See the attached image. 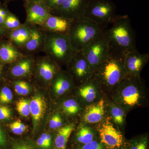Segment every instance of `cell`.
Wrapping results in <instances>:
<instances>
[{
  "mask_svg": "<svg viewBox=\"0 0 149 149\" xmlns=\"http://www.w3.org/2000/svg\"><path fill=\"white\" fill-rule=\"evenodd\" d=\"M30 31L26 25H21L16 29L9 31L7 37L11 43L19 47L24 46L29 40Z\"/></svg>",
  "mask_w": 149,
  "mask_h": 149,
  "instance_id": "ac0fdd59",
  "label": "cell"
},
{
  "mask_svg": "<svg viewBox=\"0 0 149 149\" xmlns=\"http://www.w3.org/2000/svg\"><path fill=\"white\" fill-rule=\"evenodd\" d=\"M12 149H33L32 147L28 144L20 143L16 144L13 147Z\"/></svg>",
  "mask_w": 149,
  "mask_h": 149,
  "instance_id": "74e56055",
  "label": "cell"
},
{
  "mask_svg": "<svg viewBox=\"0 0 149 149\" xmlns=\"http://www.w3.org/2000/svg\"><path fill=\"white\" fill-rule=\"evenodd\" d=\"M37 143L39 146L44 149H48L52 144V138L49 134L43 133L37 139Z\"/></svg>",
  "mask_w": 149,
  "mask_h": 149,
  "instance_id": "1f68e13d",
  "label": "cell"
},
{
  "mask_svg": "<svg viewBox=\"0 0 149 149\" xmlns=\"http://www.w3.org/2000/svg\"><path fill=\"white\" fill-rule=\"evenodd\" d=\"M29 29L30 36L24 47L28 52H34L40 47L43 43L44 36L36 27L29 28Z\"/></svg>",
  "mask_w": 149,
  "mask_h": 149,
  "instance_id": "d6986e66",
  "label": "cell"
},
{
  "mask_svg": "<svg viewBox=\"0 0 149 149\" xmlns=\"http://www.w3.org/2000/svg\"><path fill=\"white\" fill-rule=\"evenodd\" d=\"M125 56L111 50L105 60L96 68L93 77L100 88L114 90L127 75L124 67Z\"/></svg>",
  "mask_w": 149,
  "mask_h": 149,
  "instance_id": "7a4b0ae2",
  "label": "cell"
},
{
  "mask_svg": "<svg viewBox=\"0 0 149 149\" xmlns=\"http://www.w3.org/2000/svg\"><path fill=\"white\" fill-rule=\"evenodd\" d=\"M29 1L39 2H44V0H26Z\"/></svg>",
  "mask_w": 149,
  "mask_h": 149,
  "instance_id": "7bdbcfd3",
  "label": "cell"
},
{
  "mask_svg": "<svg viewBox=\"0 0 149 149\" xmlns=\"http://www.w3.org/2000/svg\"><path fill=\"white\" fill-rule=\"evenodd\" d=\"M103 30L111 50L125 56L137 50L136 35L128 15H116Z\"/></svg>",
  "mask_w": 149,
  "mask_h": 149,
  "instance_id": "6da1fadb",
  "label": "cell"
},
{
  "mask_svg": "<svg viewBox=\"0 0 149 149\" xmlns=\"http://www.w3.org/2000/svg\"><path fill=\"white\" fill-rule=\"evenodd\" d=\"M104 102L100 100L87 107L83 115V120L88 123L100 122L104 114Z\"/></svg>",
  "mask_w": 149,
  "mask_h": 149,
  "instance_id": "2e32d148",
  "label": "cell"
},
{
  "mask_svg": "<svg viewBox=\"0 0 149 149\" xmlns=\"http://www.w3.org/2000/svg\"><path fill=\"white\" fill-rule=\"evenodd\" d=\"M9 127L13 133L16 135H21L27 129L26 125L19 120L14 121L10 124Z\"/></svg>",
  "mask_w": 149,
  "mask_h": 149,
  "instance_id": "4dcf8cb0",
  "label": "cell"
},
{
  "mask_svg": "<svg viewBox=\"0 0 149 149\" xmlns=\"http://www.w3.org/2000/svg\"><path fill=\"white\" fill-rule=\"evenodd\" d=\"M104 29L85 16L74 19L67 33L76 52L84 48L102 32Z\"/></svg>",
  "mask_w": 149,
  "mask_h": 149,
  "instance_id": "277c9868",
  "label": "cell"
},
{
  "mask_svg": "<svg viewBox=\"0 0 149 149\" xmlns=\"http://www.w3.org/2000/svg\"><path fill=\"white\" fill-rule=\"evenodd\" d=\"M47 108L45 99L43 96L39 94L34 96L30 101V113L32 117L34 131L44 116Z\"/></svg>",
  "mask_w": 149,
  "mask_h": 149,
  "instance_id": "4fadbf2b",
  "label": "cell"
},
{
  "mask_svg": "<svg viewBox=\"0 0 149 149\" xmlns=\"http://www.w3.org/2000/svg\"><path fill=\"white\" fill-rule=\"evenodd\" d=\"M74 129L73 124H69L59 129L55 140L56 148L65 149L70 136Z\"/></svg>",
  "mask_w": 149,
  "mask_h": 149,
  "instance_id": "ffe728a7",
  "label": "cell"
},
{
  "mask_svg": "<svg viewBox=\"0 0 149 149\" xmlns=\"http://www.w3.org/2000/svg\"><path fill=\"white\" fill-rule=\"evenodd\" d=\"M99 132L102 144L108 148H119L123 145V139L122 134L108 120L101 125Z\"/></svg>",
  "mask_w": 149,
  "mask_h": 149,
  "instance_id": "8fae6325",
  "label": "cell"
},
{
  "mask_svg": "<svg viewBox=\"0 0 149 149\" xmlns=\"http://www.w3.org/2000/svg\"><path fill=\"white\" fill-rule=\"evenodd\" d=\"M40 77L46 81L52 80L56 73L55 65L50 61L44 60L40 62L38 66Z\"/></svg>",
  "mask_w": 149,
  "mask_h": 149,
  "instance_id": "44dd1931",
  "label": "cell"
},
{
  "mask_svg": "<svg viewBox=\"0 0 149 149\" xmlns=\"http://www.w3.org/2000/svg\"><path fill=\"white\" fill-rule=\"evenodd\" d=\"M149 60L148 53L141 54L138 50L125 55L124 67L127 75L140 77L141 71Z\"/></svg>",
  "mask_w": 149,
  "mask_h": 149,
  "instance_id": "7c38bea8",
  "label": "cell"
},
{
  "mask_svg": "<svg viewBox=\"0 0 149 149\" xmlns=\"http://www.w3.org/2000/svg\"><path fill=\"white\" fill-rule=\"evenodd\" d=\"M9 31L6 30L4 28L0 27V41L5 40L7 37L8 33Z\"/></svg>",
  "mask_w": 149,
  "mask_h": 149,
  "instance_id": "60d3db41",
  "label": "cell"
},
{
  "mask_svg": "<svg viewBox=\"0 0 149 149\" xmlns=\"http://www.w3.org/2000/svg\"><path fill=\"white\" fill-rule=\"evenodd\" d=\"M90 0H65L59 7L51 14L69 19L80 18L85 15Z\"/></svg>",
  "mask_w": 149,
  "mask_h": 149,
  "instance_id": "ba28073f",
  "label": "cell"
},
{
  "mask_svg": "<svg viewBox=\"0 0 149 149\" xmlns=\"http://www.w3.org/2000/svg\"><path fill=\"white\" fill-rule=\"evenodd\" d=\"M6 144V139L4 133L0 127V146L5 147Z\"/></svg>",
  "mask_w": 149,
  "mask_h": 149,
  "instance_id": "f35d334b",
  "label": "cell"
},
{
  "mask_svg": "<svg viewBox=\"0 0 149 149\" xmlns=\"http://www.w3.org/2000/svg\"><path fill=\"white\" fill-rule=\"evenodd\" d=\"M43 43L48 56L59 63L68 64L77 52L66 34L48 32Z\"/></svg>",
  "mask_w": 149,
  "mask_h": 149,
  "instance_id": "5b68a950",
  "label": "cell"
},
{
  "mask_svg": "<svg viewBox=\"0 0 149 149\" xmlns=\"http://www.w3.org/2000/svg\"><path fill=\"white\" fill-rule=\"evenodd\" d=\"M143 87L140 77L127 75L114 89L116 100L127 109L141 106L144 100Z\"/></svg>",
  "mask_w": 149,
  "mask_h": 149,
  "instance_id": "3957f363",
  "label": "cell"
},
{
  "mask_svg": "<svg viewBox=\"0 0 149 149\" xmlns=\"http://www.w3.org/2000/svg\"><path fill=\"white\" fill-rule=\"evenodd\" d=\"M10 13L7 6L0 2V27H3L4 22Z\"/></svg>",
  "mask_w": 149,
  "mask_h": 149,
  "instance_id": "836d02e7",
  "label": "cell"
},
{
  "mask_svg": "<svg viewBox=\"0 0 149 149\" xmlns=\"http://www.w3.org/2000/svg\"><path fill=\"white\" fill-rule=\"evenodd\" d=\"M62 120L60 115L57 113L53 116L49 122V127L52 129H55L61 127L62 125Z\"/></svg>",
  "mask_w": 149,
  "mask_h": 149,
  "instance_id": "e575fe53",
  "label": "cell"
},
{
  "mask_svg": "<svg viewBox=\"0 0 149 149\" xmlns=\"http://www.w3.org/2000/svg\"><path fill=\"white\" fill-rule=\"evenodd\" d=\"M109 43L104 31L84 48L82 52L93 70L101 64L110 52Z\"/></svg>",
  "mask_w": 149,
  "mask_h": 149,
  "instance_id": "52a82bcc",
  "label": "cell"
},
{
  "mask_svg": "<svg viewBox=\"0 0 149 149\" xmlns=\"http://www.w3.org/2000/svg\"><path fill=\"white\" fill-rule=\"evenodd\" d=\"M17 110L23 117H27L30 114V101L28 100H19L16 104Z\"/></svg>",
  "mask_w": 149,
  "mask_h": 149,
  "instance_id": "4316f807",
  "label": "cell"
},
{
  "mask_svg": "<svg viewBox=\"0 0 149 149\" xmlns=\"http://www.w3.org/2000/svg\"><path fill=\"white\" fill-rule=\"evenodd\" d=\"M65 1V0H45L44 3L51 13L59 7Z\"/></svg>",
  "mask_w": 149,
  "mask_h": 149,
  "instance_id": "d6a6232c",
  "label": "cell"
},
{
  "mask_svg": "<svg viewBox=\"0 0 149 149\" xmlns=\"http://www.w3.org/2000/svg\"><path fill=\"white\" fill-rule=\"evenodd\" d=\"M45 1V0H44V2ZM44 3V2H43Z\"/></svg>",
  "mask_w": 149,
  "mask_h": 149,
  "instance_id": "f6af8a7d",
  "label": "cell"
},
{
  "mask_svg": "<svg viewBox=\"0 0 149 149\" xmlns=\"http://www.w3.org/2000/svg\"><path fill=\"white\" fill-rule=\"evenodd\" d=\"M99 88L98 83L93 76L90 80L81 84L79 89V95L86 102H93L97 98Z\"/></svg>",
  "mask_w": 149,
  "mask_h": 149,
  "instance_id": "e0dca14e",
  "label": "cell"
},
{
  "mask_svg": "<svg viewBox=\"0 0 149 149\" xmlns=\"http://www.w3.org/2000/svg\"><path fill=\"white\" fill-rule=\"evenodd\" d=\"M15 1V0H3L4 3H3L7 6L8 4V3L10 2L11 1Z\"/></svg>",
  "mask_w": 149,
  "mask_h": 149,
  "instance_id": "b9f144b4",
  "label": "cell"
},
{
  "mask_svg": "<svg viewBox=\"0 0 149 149\" xmlns=\"http://www.w3.org/2000/svg\"><path fill=\"white\" fill-rule=\"evenodd\" d=\"M116 13V6L110 0H90L84 16L104 29L111 23Z\"/></svg>",
  "mask_w": 149,
  "mask_h": 149,
  "instance_id": "8992f818",
  "label": "cell"
},
{
  "mask_svg": "<svg viewBox=\"0 0 149 149\" xmlns=\"http://www.w3.org/2000/svg\"><path fill=\"white\" fill-rule=\"evenodd\" d=\"M12 92L10 88L7 87L2 88L0 92V103L8 104L12 101Z\"/></svg>",
  "mask_w": 149,
  "mask_h": 149,
  "instance_id": "f546056e",
  "label": "cell"
},
{
  "mask_svg": "<svg viewBox=\"0 0 149 149\" xmlns=\"http://www.w3.org/2000/svg\"><path fill=\"white\" fill-rule=\"evenodd\" d=\"M110 112L112 118L115 123L119 125H122L124 120L125 112L121 107L115 104L110 107Z\"/></svg>",
  "mask_w": 149,
  "mask_h": 149,
  "instance_id": "d4e9b609",
  "label": "cell"
},
{
  "mask_svg": "<svg viewBox=\"0 0 149 149\" xmlns=\"http://www.w3.org/2000/svg\"><path fill=\"white\" fill-rule=\"evenodd\" d=\"M14 88L17 94L20 95H26L29 94L30 90L28 83L24 81L16 82L15 84Z\"/></svg>",
  "mask_w": 149,
  "mask_h": 149,
  "instance_id": "f1b7e54d",
  "label": "cell"
},
{
  "mask_svg": "<svg viewBox=\"0 0 149 149\" xmlns=\"http://www.w3.org/2000/svg\"><path fill=\"white\" fill-rule=\"evenodd\" d=\"M11 117V112L8 107L0 105V120H9Z\"/></svg>",
  "mask_w": 149,
  "mask_h": 149,
  "instance_id": "d590c367",
  "label": "cell"
},
{
  "mask_svg": "<svg viewBox=\"0 0 149 149\" xmlns=\"http://www.w3.org/2000/svg\"><path fill=\"white\" fill-rule=\"evenodd\" d=\"M79 149H105L103 145L95 141H91L90 143L83 145Z\"/></svg>",
  "mask_w": 149,
  "mask_h": 149,
  "instance_id": "8d00e7d4",
  "label": "cell"
},
{
  "mask_svg": "<svg viewBox=\"0 0 149 149\" xmlns=\"http://www.w3.org/2000/svg\"><path fill=\"white\" fill-rule=\"evenodd\" d=\"M24 6L27 21L33 25H43L51 15L50 11L43 2L25 0Z\"/></svg>",
  "mask_w": 149,
  "mask_h": 149,
  "instance_id": "30bf717a",
  "label": "cell"
},
{
  "mask_svg": "<svg viewBox=\"0 0 149 149\" xmlns=\"http://www.w3.org/2000/svg\"><path fill=\"white\" fill-rule=\"evenodd\" d=\"M20 26L21 24L18 18L10 12L6 18L3 27L6 30L10 31L16 29Z\"/></svg>",
  "mask_w": 149,
  "mask_h": 149,
  "instance_id": "484cf974",
  "label": "cell"
},
{
  "mask_svg": "<svg viewBox=\"0 0 149 149\" xmlns=\"http://www.w3.org/2000/svg\"><path fill=\"white\" fill-rule=\"evenodd\" d=\"M73 20L51 14L42 26L48 32L67 34Z\"/></svg>",
  "mask_w": 149,
  "mask_h": 149,
  "instance_id": "5bb4252c",
  "label": "cell"
},
{
  "mask_svg": "<svg viewBox=\"0 0 149 149\" xmlns=\"http://www.w3.org/2000/svg\"><path fill=\"white\" fill-rule=\"evenodd\" d=\"M32 65V61L30 59H23L13 67L11 70V73L14 77L25 76L30 72Z\"/></svg>",
  "mask_w": 149,
  "mask_h": 149,
  "instance_id": "603a6c76",
  "label": "cell"
},
{
  "mask_svg": "<svg viewBox=\"0 0 149 149\" xmlns=\"http://www.w3.org/2000/svg\"><path fill=\"white\" fill-rule=\"evenodd\" d=\"M23 56L22 54L8 40L0 41V61L3 64H9Z\"/></svg>",
  "mask_w": 149,
  "mask_h": 149,
  "instance_id": "9a60e30c",
  "label": "cell"
},
{
  "mask_svg": "<svg viewBox=\"0 0 149 149\" xmlns=\"http://www.w3.org/2000/svg\"><path fill=\"white\" fill-rule=\"evenodd\" d=\"M71 80L69 77L63 74L57 75L54 84V89L55 93L61 95L67 92L71 87Z\"/></svg>",
  "mask_w": 149,
  "mask_h": 149,
  "instance_id": "7402d4cb",
  "label": "cell"
},
{
  "mask_svg": "<svg viewBox=\"0 0 149 149\" xmlns=\"http://www.w3.org/2000/svg\"><path fill=\"white\" fill-rule=\"evenodd\" d=\"M68 64L73 76L81 84L90 80L94 75V70L82 51L76 52Z\"/></svg>",
  "mask_w": 149,
  "mask_h": 149,
  "instance_id": "9c48e42d",
  "label": "cell"
},
{
  "mask_svg": "<svg viewBox=\"0 0 149 149\" xmlns=\"http://www.w3.org/2000/svg\"><path fill=\"white\" fill-rule=\"evenodd\" d=\"M147 143L146 141L139 142L133 146L131 149H146Z\"/></svg>",
  "mask_w": 149,
  "mask_h": 149,
  "instance_id": "ab89813d",
  "label": "cell"
},
{
  "mask_svg": "<svg viewBox=\"0 0 149 149\" xmlns=\"http://www.w3.org/2000/svg\"><path fill=\"white\" fill-rule=\"evenodd\" d=\"M64 111L67 114L73 115L77 113L79 110L78 103L74 99H70L64 102L63 104Z\"/></svg>",
  "mask_w": 149,
  "mask_h": 149,
  "instance_id": "83f0119b",
  "label": "cell"
},
{
  "mask_svg": "<svg viewBox=\"0 0 149 149\" xmlns=\"http://www.w3.org/2000/svg\"><path fill=\"white\" fill-rule=\"evenodd\" d=\"M2 63L0 61V76L1 75L2 73Z\"/></svg>",
  "mask_w": 149,
  "mask_h": 149,
  "instance_id": "ee69618b",
  "label": "cell"
},
{
  "mask_svg": "<svg viewBox=\"0 0 149 149\" xmlns=\"http://www.w3.org/2000/svg\"><path fill=\"white\" fill-rule=\"evenodd\" d=\"M76 138L79 143L85 145L93 141L94 134L91 128L83 126L80 128L77 132Z\"/></svg>",
  "mask_w": 149,
  "mask_h": 149,
  "instance_id": "cb8c5ba5",
  "label": "cell"
}]
</instances>
